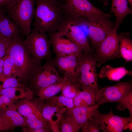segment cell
<instances>
[{"instance_id":"17","label":"cell","mask_w":132,"mask_h":132,"mask_svg":"<svg viewBox=\"0 0 132 132\" xmlns=\"http://www.w3.org/2000/svg\"><path fill=\"white\" fill-rule=\"evenodd\" d=\"M111 0L110 13H114L115 17L114 29L117 31L125 17L132 14V10L128 6L127 0Z\"/></svg>"},{"instance_id":"2","label":"cell","mask_w":132,"mask_h":132,"mask_svg":"<svg viewBox=\"0 0 132 132\" xmlns=\"http://www.w3.org/2000/svg\"><path fill=\"white\" fill-rule=\"evenodd\" d=\"M8 42L6 55L14 61L16 78L28 87L34 71L40 64L33 60L22 37L11 39Z\"/></svg>"},{"instance_id":"15","label":"cell","mask_w":132,"mask_h":132,"mask_svg":"<svg viewBox=\"0 0 132 132\" xmlns=\"http://www.w3.org/2000/svg\"><path fill=\"white\" fill-rule=\"evenodd\" d=\"M21 34L22 33L18 26L5 14L3 10L0 16V38L8 42L11 39L22 37Z\"/></svg>"},{"instance_id":"24","label":"cell","mask_w":132,"mask_h":132,"mask_svg":"<svg viewBox=\"0 0 132 132\" xmlns=\"http://www.w3.org/2000/svg\"><path fill=\"white\" fill-rule=\"evenodd\" d=\"M44 101L39 99L38 102L25 100H22L17 105L15 104L17 110L19 113L26 118L29 115L42 110Z\"/></svg>"},{"instance_id":"11","label":"cell","mask_w":132,"mask_h":132,"mask_svg":"<svg viewBox=\"0 0 132 132\" xmlns=\"http://www.w3.org/2000/svg\"><path fill=\"white\" fill-rule=\"evenodd\" d=\"M131 92V80L100 88L97 94V103L101 105L106 103L117 102Z\"/></svg>"},{"instance_id":"4","label":"cell","mask_w":132,"mask_h":132,"mask_svg":"<svg viewBox=\"0 0 132 132\" xmlns=\"http://www.w3.org/2000/svg\"><path fill=\"white\" fill-rule=\"evenodd\" d=\"M34 0H18L14 5L7 7L4 11L8 17L18 26L23 35L31 33V25L33 17Z\"/></svg>"},{"instance_id":"6","label":"cell","mask_w":132,"mask_h":132,"mask_svg":"<svg viewBox=\"0 0 132 132\" xmlns=\"http://www.w3.org/2000/svg\"><path fill=\"white\" fill-rule=\"evenodd\" d=\"M43 66L40 65L35 69L29 82V88L33 93L40 91L62 79L56 68L50 58L47 59Z\"/></svg>"},{"instance_id":"43","label":"cell","mask_w":132,"mask_h":132,"mask_svg":"<svg viewBox=\"0 0 132 132\" xmlns=\"http://www.w3.org/2000/svg\"><path fill=\"white\" fill-rule=\"evenodd\" d=\"M128 1L131 7V9L132 8V0H127Z\"/></svg>"},{"instance_id":"25","label":"cell","mask_w":132,"mask_h":132,"mask_svg":"<svg viewBox=\"0 0 132 132\" xmlns=\"http://www.w3.org/2000/svg\"><path fill=\"white\" fill-rule=\"evenodd\" d=\"M41 110H37L25 118L27 126L31 129L44 128L52 132L49 125L43 116Z\"/></svg>"},{"instance_id":"21","label":"cell","mask_w":132,"mask_h":132,"mask_svg":"<svg viewBox=\"0 0 132 132\" xmlns=\"http://www.w3.org/2000/svg\"><path fill=\"white\" fill-rule=\"evenodd\" d=\"M98 92L88 88L81 90L73 99L74 107L89 106L96 104Z\"/></svg>"},{"instance_id":"8","label":"cell","mask_w":132,"mask_h":132,"mask_svg":"<svg viewBox=\"0 0 132 132\" xmlns=\"http://www.w3.org/2000/svg\"><path fill=\"white\" fill-rule=\"evenodd\" d=\"M92 53H83L80 57V74L77 84L81 90L88 88L98 92L97 62Z\"/></svg>"},{"instance_id":"12","label":"cell","mask_w":132,"mask_h":132,"mask_svg":"<svg viewBox=\"0 0 132 132\" xmlns=\"http://www.w3.org/2000/svg\"><path fill=\"white\" fill-rule=\"evenodd\" d=\"M110 18L104 17L93 21L87 20L86 25L88 35L93 52L114 28L115 22Z\"/></svg>"},{"instance_id":"44","label":"cell","mask_w":132,"mask_h":132,"mask_svg":"<svg viewBox=\"0 0 132 132\" xmlns=\"http://www.w3.org/2000/svg\"><path fill=\"white\" fill-rule=\"evenodd\" d=\"M3 10V9H1L0 8V16L1 14V13Z\"/></svg>"},{"instance_id":"13","label":"cell","mask_w":132,"mask_h":132,"mask_svg":"<svg viewBox=\"0 0 132 132\" xmlns=\"http://www.w3.org/2000/svg\"><path fill=\"white\" fill-rule=\"evenodd\" d=\"M51 46L56 55H70L81 57L83 53L76 44L66 33L57 31L50 34Z\"/></svg>"},{"instance_id":"9","label":"cell","mask_w":132,"mask_h":132,"mask_svg":"<svg viewBox=\"0 0 132 132\" xmlns=\"http://www.w3.org/2000/svg\"><path fill=\"white\" fill-rule=\"evenodd\" d=\"M80 57L73 55H56L52 61L62 78L71 83L76 84L80 74Z\"/></svg>"},{"instance_id":"28","label":"cell","mask_w":132,"mask_h":132,"mask_svg":"<svg viewBox=\"0 0 132 132\" xmlns=\"http://www.w3.org/2000/svg\"><path fill=\"white\" fill-rule=\"evenodd\" d=\"M45 100L46 103L56 106L64 112L74 107L73 99L67 98L62 95L55 96Z\"/></svg>"},{"instance_id":"35","label":"cell","mask_w":132,"mask_h":132,"mask_svg":"<svg viewBox=\"0 0 132 132\" xmlns=\"http://www.w3.org/2000/svg\"><path fill=\"white\" fill-rule=\"evenodd\" d=\"M8 45V42L0 38V58H3L5 55Z\"/></svg>"},{"instance_id":"34","label":"cell","mask_w":132,"mask_h":132,"mask_svg":"<svg viewBox=\"0 0 132 132\" xmlns=\"http://www.w3.org/2000/svg\"><path fill=\"white\" fill-rule=\"evenodd\" d=\"M9 108L17 110L16 106L13 102L7 97L0 95V110Z\"/></svg>"},{"instance_id":"30","label":"cell","mask_w":132,"mask_h":132,"mask_svg":"<svg viewBox=\"0 0 132 132\" xmlns=\"http://www.w3.org/2000/svg\"><path fill=\"white\" fill-rule=\"evenodd\" d=\"M15 87L24 88L28 87L22 84L18 78L15 77H4L0 80V90Z\"/></svg>"},{"instance_id":"19","label":"cell","mask_w":132,"mask_h":132,"mask_svg":"<svg viewBox=\"0 0 132 132\" xmlns=\"http://www.w3.org/2000/svg\"><path fill=\"white\" fill-rule=\"evenodd\" d=\"M126 75L132 76V71L127 69L124 66L114 67L110 65L102 67L98 74V77L117 82Z\"/></svg>"},{"instance_id":"14","label":"cell","mask_w":132,"mask_h":132,"mask_svg":"<svg viewBox=\"0 0 132 132\" xmlns=\"http://www.w3.org/2000/svg\"><path fill=\"white\" fill-rule=\"evenodd\" d=\"M98 121L100 131L103 132H122L125 125L132 121V116L123 117L114 114L111 110L108 113L104 114L98 109L93 117Z\"/></svg>"},{"instance_id":"23","label":"cell","mask_w":132,"mask_h":132,"mask_svg":"<svg viewBox=\"0 0 132 132\" xmlns=\"http://www.w3.org/2000/svg\"><path fill=\"white\" fill-rule=\"evenodd\" d=\"M119 49L121 57L125 62L132 61V40L128 32L120 33L118 34Z\"/></svg>"},{"instance_id":"20","label":"cell","mask_w":132,"mask_h":132,"mask_svg":"<svg viewBox=\"0 0 132 132\" xmlns=\"http://www.w3.org/2000/svg\"><path fill=\"white\" fill-rule=\"evenodd\" d=\"M32 91L29 88H8L0 90V95L5 96L14 102L19 100H31L33 99Z\"/></svg>"},{"instance_id":"5","label":"cell","mask_w":132,"mask_h":132,"mask_svg":"<svg viewBox=\"0 0 132 132\" xmlns=\"http://www.w3.org/2000/svg\"><path fill=\"white\" fill-rule=\"evenodd\" d=\"M62 6L65 16L75 15L93 21L99 19L110 18L113 15L106 13L94 6L88 0H63Z\"/></svg>"},{"instance_id":"1","label":"cell","mask_w":132,"mask_h":132,"mask_svg":"<svg viewBox=\"0 0 132 132\" xmlns=\"http://www.w3.org/2000/svg\"><path fill=\"white\" fill-rule=\"evenodd\" d=\"M32 31L51 34L56 31L65 15L58 0H36Z\"/></svg>"},{"instance_id":"31","label":"cell","mask_w":132,"mask_h":132,"mask_svg":"<svg viewBox=\"0 0 132 132\" xmlns=\"http://www.w3.org/2000/svg\"><path fill=\"white\" fill-rule=\"evenodd\" d=\"M4 57L3 74L4 77H14L16 78L13 60L6 55Z\"/></svg>"},{"instance_id":"18","label":"cell","mask_w":132,"mask_h":132,"mask_svg":"<svg viewBox=\"0 0 132 132\" xmlns=\"http://www.w3.org/2000/svg\"><path fill=\"white\" fill-rule=\"evenodd\" d=\"M41 111L43 116L49 125L52 131L59 132L57 124L65 112L56 106L44 103Z\"/></svg>"},{"instance_id":"32","label":"cell","mask_w":132,"mask_h":132,"mask_svg":"<svg viewBox=\"0 0 132 132\" xmlns=\"http://www.w3.org/2000/svg\"><path fill=\"white\" fill-rule=\"evenodd\" d=\"M116 108L121 111L127 109L130 116H132V92L117 102Z\"/></svg>"},{"instance_id":"22","label":"cell","mask_w":132,"mask_h":132,"mask_svg":"<svg viewBox=\"0 0 132 132\" xmlns=\"http://www.w3.org/2000/svg\"><path fill=\"white\" fill-rule=\"evenodd\" d=\"M0 114L13 129L18 127L23 128L27 126L26 118L16 109L9 108L0 110Z\"/></svg>"},{"instance_id":"3","label":"cell","mask_w":132,"mask_h":132,"mask_svg":"<svg viewBox=\"0 0 132 132\" xmlns=\"http://www.w3.org/2000/svg\"><path fill=\"white\" fill-rule=\"evenodd\" d=\"M86 18L74 15H66L57 31L67 34L78 45L83 53H93L88 37L80 27L82 25L86 26Z\"/></svg>"},{"instance_id":"37","label":"cell","mask_w":132,"mask_h":132,"mask_svg":"<svg viewBox=\"0 0 132 132\" xmlns=\"http://www.w3.org/2000/svg\"><path fill=\"white\" fill-rule=\"evenodd\" d=\"M22 132H50L51 131L44 128L31 129L26 127L22 128Z\"/></svg>"},{"instance_id":"38","label":"cell","mask_w":132,"mask_h":132,"mask_svg":"<svg viewBox=\"0 0 132 132\" xmlns=\"http://www.w3.org/2000/svg\"><path fill=\"white\" fill-rule=\"evenodd\" d=\"M4 59V57L3 58H0V80L4 77L3 74Z\"/></svg>"},{"instance_id":"29","label":"cell","mask_w":132,"mask_h":132,"mask_svg":"<svg viewBox=\"0 0 132 132\" xmlns=\"http://www.w3.org/2000/svg\"><path fill=\"white\" fill-rule=\"evenodd\" d=\"M81 90L77 84H73L67 81L62 89V95L67 98L73 99Z\"/></svg>"},{"instance_id":"27","label":"cell","mask_w":132,"mask_h":132,"mask_svg":"<svg viewBox=\"0 0 132 132\" xmlns=\"http://www.w3.org/2000/svg\"><path fill=\"white\" fill-rule=\"evenodd\" d=\"M66 81V80L62 78L60 81L42 89L37 93L39 99L44 101L55 96L61 91L63 86Z\"/></svg>"},{"instance_id":"16","label":"cell","mask_w":132,"mask_h":132,"mask_svg":"<svg viewBox=\"0 0 132 132\" xmlns=\"http://www.w3.org/2000/svg\"><path fill=\"white\" fill-rule=\"evenodd\" d=\"M100 105L97 103L89 106L74 107L66 112L76 121L81 128L87 122L93 117L96 111Z\"/></svg>"},{"instance_id":"36","label":"cell","mask_w":132,"mask_h":132,"mask_svg":"<svg viewBox=\"0 0 132 132\" xmlns=\"http://www.w3.org/2000/svg\"><path fill=\"white\" fill-rule=\"evenodd\" d=\"M13 129L0 114V132Z\"/></svg>"},{"instance_id":"40","label":"cell","mask_w":132,"mask_h":132,"mask_svg":"<svg viewBox=\"0 0 132 132\" xmlns=\"http://www.w3.org/2000/svg\"><path fill=\"white\" fill-rule=\"evenodd\" d=\"M127 129L132 131V121L128 123L125 125L124 127V130H126Z\"/></svg>"},{"instance_id":"10","label":"cell","mask_w":132,"mask_h":132,"mask_svg":"<svg viewBox=\"0 0 132 132\" xmlns=\"http://www.w3.org/2000/svg\"><path fill=\"white\" fill-rule=\"evenodd\" d=\"M24 40L33 60L40 64L44 59L50 58L51 44L45 33L32 31Z\"/></svg>"},{"instance_id":"26","label":"cell","mask_w":132,"mask_h":132,"mask_svg":"<svg viewBox=\"0 0 132 132\" xmlns=\"http://www.w3.org/2000/svg\"><path fill=\"white\" fill-rule=\"evenodd\" d=\"M59 132H77L80 130L79 124L66 112L62 115L57 124Z\"/></svg>"},{"instance_id":"7","label":"cell","mask_w":132,"mask_h":132,"mask_svg":"<svg viewBox=\"0 0 132 132\" xmlns=\"http://www.w3.org/2000/svg\"><path fill=\"white\" fill-rule=\"evenodd\" d=\"M114 28L99 44L93 54L97 62V66L100 67L107 61L121 57L119 49L118 34Z\"/></svg>"},{"instance_id":"33","label":"cell","mask_w":132,"mask_h":132,"mask_svg":"<svg viewBox=\"0 0 132 132\" xmlns=\"http://www.w3.org/2000/svg\"><path fill=\"white\" fill-rule=\"evenodd\" d=\"M80 130L82 132H99L100 131L99 122L94 117L87 122Z\"/></svg>"},{"instance_id":"39","label":"cell","mask_w":132,"mask_h":132,"mask_svg":"<svg viewBox=\"0 0 132 132\" xmlns=\"http://www.w3.org/2000/svg\"><path fill=\"white\" fill-rule=\"evenodd\" d=\"M8 6L6 0H0V8L4 10Z\"/></svg>"},{"instance_id":"41","label":"cell","mask_w":132,"mask_h":132,"mask_svg":"<svg viewBox=\"0 0 132 132\" xmlns=\"http://www.w3.org/2000/svg\"><path fill=\"white\" fill-rule=\"evenodd\" d=\"M18 0H6L8 4L7 7L11 6L15 4Z\"/></svg>"},{"instance_id":"42","label":"cell","mask_w":132,"mask_h":132,"mask_svg":"<svg viewBox=\"0 0 132 132\" xmlns=\"http://www.w3.org/2000/svg\"><path fill=\"white\" fill-rule=\"evenodd\" d=\"M103 2V5L104 6H106L109 4V0H99Z\"/></svg>"}]
</instances>
